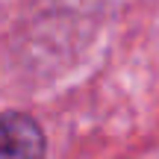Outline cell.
Wrapping results in <instances>:
<instances>
[{
	"label": "cell",
	"mask_w": 159,
	"mask_h": 159,
	"mask_svg": "<svg viewBox=\"0 0 159 159\" xmlns=\"http://www.w3.org/2000/svg\"><path fill=\"white\" fill-rule=\"evenodd\" d=\"M0 159H44L39 124L21 112L0 115Z\"/></svg>",
	"instance_id": "obj_1"
}]
</instances>
